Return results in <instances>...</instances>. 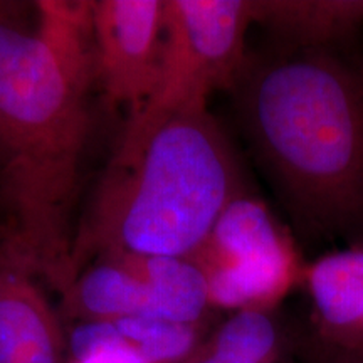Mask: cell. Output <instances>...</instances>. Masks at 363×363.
I'll return each mask as SVG.
<instances>
[{
  "instance_id": "13",
  "label": "cell",
  "mask_w": 363,
  "mask_h": 363,
  "mask_svg": "<svg viewBox=\"0 0 363 363\" xmlns=\"http://www.w3.org/2000/svg\"><path fill=\"white\" fill-rule=\"evenodd\" d=\"M108 337L145 363H182L201 345V325H182L148 316L101 323Z\"/></svg>"
},
{
  "instance_id": "8",
  "label": "cell",
  "mask_w": 363,
  "mask_h": 363,
  "mask_svg": "<svg viewBox=\"0 0 363 363\" xmlns=\"http://www.w3.org/2000/svg\"><path fill=\"white\" fill-rule=\"evenodd\" d=\"M311 301V331L325 342L363 348V246L323 254L303 278Z\"/></svg>"
},
{
  "instance_id": "10",
  "label": "cell",
  "mask_w": 363,
  "mask_h": 363,
  "mask_svg": "<svg viewBox=\"0 0 363 363\" xmlns=\"http://www.w3.org/2000/svg\"><path fill=\"white\" fill-rule=\"evenodd\" d=\"M62 311L76 323H108L150 316V298L140 278L121 257L93 261L62 294Z\"/></svg>"
},
{
  "instance_id": "6",
  "label": "cell",
  "mask_w": 363,
  "mask_h": 363,
  "mask_svg": "<svg viewBox=\"0 0 363 363\" xmlns=\"http://www.w3.org/2000/svg\"><path fill=\"white\" fill-rule=\"evenodd\" d=\"M91 34L94 83L108 103L128 108L133 118L152 98L158 81L165 0H94Z\"/></svg>"
},
{
  "instance_id": "1",
  "label": "cell",
  "mask_w": 363,
  "mask_h": 363,
  "mask_svg": "<svg viewBox=\"0 0 363 363\" xmlns=\"http://www.w3.org/2000/svg\"><path fill=\"white\" fill-rule=\"evenodd\" d=\"M93 83L91 2H38L33 30L0 17V257L61 296Z\"/></svg>"
},
{
  "instance_id": "11",
  "label": "cell",
  "mask_w": 363,
  "mask_h": 363,
  "mask_svg": "<svg viewBox=\"0 0 363 363\" xmlns=\"http://www.w3.org/2000/svg\"><path fill=\"white\" fill-rule=\"evenodd\" d=\"M110 256V254H108ZM143 281L150 316L182 325H201L212 310L207 279L192 257L115 252Z\"/></svg>"
},
{
  "instance_id": "3",
  "label": "cell",
  "mask_w": 363,
  "mask_h": 363,
  "mask_svg": "<svg viewBox=\"0 0 363 363\" xmlns=\"http://www.w3.org/2000/svg\"><path fill=\"white\" fill-rule=\"evenodd\" d=\"M244 194L238 153L208 108L175 116L131 165L108 170L76 233V279L115 252L194 256Z\"/></svg>"
},
{
  "instance_id": "12",
  "label": "cell",
  "mask_w": 363,
  "mask_h": 363,
  "mask_svg": "<svg viewBox=\"0 0 363 363\" xmlns=\"http://www.w3.org/2000/svg\"><path fill=\"white\" fill-rule=\"evenodd\" d=\"M299 333H291L276 311H238L201 342L182 363H283Z\"/></svg>"
},
{
  "instance_id": "7",
  "label": "cell",
  "mask_w": 363,
  "mask_h": 363,
  "mask_svg": "<svg viewBox=\"0 0 363 363\" xmlns=\"http://www.w3.org/2000/svg\"><path fill=\"white\" fill-rule=\"evenodd\" d=\"M67 335L33 274L0 257V363H67Z\"/></svg>"
},
{
  "instance_id": "15",
  "label": "cell",
  "mask_w": 363,
  "mask_h": 363,
  "mask_svg": "<svg viewBox=\"0 0 363 363\" xmlns=\"http://www.w3.org/2000/svg\"><path fill=\"white\" fill-rule=\"evenodd\" d=\"M296 363H363V348H348L325 342L308 331H299L294 347Z\"/></svg>"
},
{
  "instance_id": "9",
  "label": "cell",
  "mask_w": 363,
  "mask_h": 363,
  "mask_svg": "<svg viewBox=\"0 0 363 363\" xmlns=\"http://www.w3.org/2000/svg\"><path fill=\"white\" fill-rule=\"evenodd\" d=\"M251 13L284 51H342L363 27V0H251Z\"/></svg>"
},
{
  "instance_id": "5",
  "label": "cell",
  "mask_w": 363,
  "mask_h": 363,
  "mask_svg": "<svg viewBox=\"0 0 363 363\" xmlns=\"http://www.w3.org/2000/svg\"><path fill=\"white\" fill-rule=\"evenodd\" d=\"M190 257L206 274L211 306L230 313L276 311L303 286L308 264L264 202L249 194L229 203Z\"/></svg>"
},
{
  "instance_id": "14",
  "label": "cell",
  "mask_w": 363,
  "mask_h": 363,
  "mask_svg": "<svg viewBox=\"0 0 363 363\" xmlns=\"http://www.w3.org/2000/svg\"><path fill=\"white\" fill-rule=\"evenodd\" d=\"M67 363H145L130 348L118 343L101 323H78L67 335Z\"/></svg>"
},
{
  "instance_id": "4",
  "label": "cell",
  "mask_w": 363,
  "mask_h": 363,
  "mask_svg": "<svg viewBox=\"0 0 363 363\" xmlns=\"http://www.w3.org/2000/svg\"><path fill=\"white\" fill-rule=\"evenodd\" d=\"M251 0H165V39L152 98L125 126L110 169H125L163 125L208 108L246 69Z\"/></svg>"
},
{
  "instance_id": "2",
  "label": "cell",
  "mask_w": 363,
  "mask_h": 363,
  "mask_svg": "<svg viewBox=\"0 0 363 363\" xmlns=\"http://www.w3.org/2000/svg\"><path fill=\"white\" fill-rule=\"evenodd\" d=\"M254 158L315 240L363 246V66L342 51L254 59L233 89Z\"/></svg>"
}]
</instances>
